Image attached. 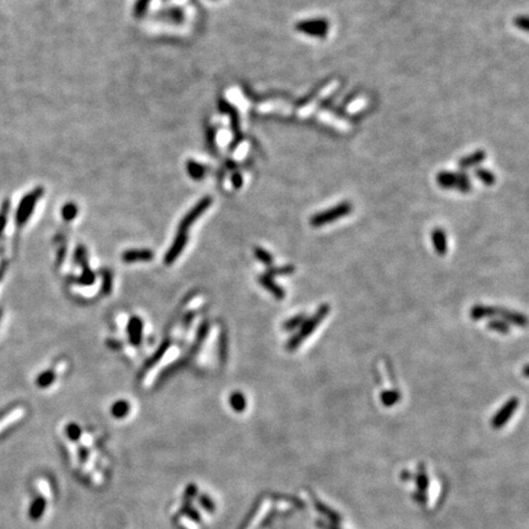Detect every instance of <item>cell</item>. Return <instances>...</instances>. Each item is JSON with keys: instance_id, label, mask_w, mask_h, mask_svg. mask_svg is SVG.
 I'll list each match as a JSON object with an SVG mask.
<instances>
[{"instance_id": "6da1fadb", "label": "cell", "mask_w": 529, "mask_h": 529, "mask_svg": "<svg viewBox=\"0 0 529 529\" xmlns=\"http://www.w3.org/2000/svg\"><path fill=\"white\" fill-rule=\"evenodd\" d=\"M469 316L471 320H483L486 317H499L502 321L507 322L509 325H515L518 327H526L527 326V317L522 312L513 311V310L505 309L500 306H488L481 305V304H475L469 310Z\"/></svg>"}, {"instance_id": "7a4b0ae2", "label": "cell", "mask_w": 529, "mask_h": 529, "mask_svg": "<svg viewBox=\"0 0 529 529\" xmlns=\"http://www.w3.org/2000/svg\"><path fill=\"white\" fill-rule=\"evenodd\" d=\"M330 310H331L330 304L324 303L319 306V309L316 310V312H315L312 316L305 319V321H304L300 327H299L298 332L294 333V335L292 336L288 341H287V343H286L287 351L294 352V351H296V349H298L301 345H303L307 338L311 336V333L314 332L317 327H319V325L324 321L326 317H327V315L330 314Z\"/></svg>"}, {"instance_id": "3957f363", "label": "cell", "mask_w": 529, "mask_h": 529, "mask_svg": "<svg viewBox=\"0 0 529 529\" xmlns=\"http://www.w3.org/2000/svg\"><path fill=\"white\" fill-rule=\"evenodd\" d=\"M352 211H353V206H352L351 202L343 201L341 202V204L328 208V210H325L322 211V212H319L312 216V217L310 218V226L315 227V228L324 227L326 224L336 222V221L346 217Z\"/></svg>"}, {"instance_id": "277c9868", "label": "cell", "mask_w": 529, "mask_h": 529, "mask_svg": "<svg viewBox=\"0 0 529 529\" xmlns=\"http://www.w3.org/2000/svg\"><path fill=\"white\" fill-rule=\"evenodd\" d=\"M437 184L445 189H456L458 191L468 192L471 189V183L465 173L455 172H441L436 176Z\"/></svg>"}, {"instance_id": "5b68a950", "label": "cell", "mask_w": 529, "mask_h": 529, "mask_svg": "<svg viewBox=\"0 0 529 529\" xmlns=\"http://www.w3.org/2000/svg\"><path fill=\"white\" fill-rule=\"evenodd\" d=\"M42 194H43V190L38 187V189L33 190L32 192L27 194L21 200L16 212V222L19 226H22V224L27 222V220L32 215L33 210H35L36 202L38 201V199H41Z\"/></svg>"}, {"instance_id": "8992f818", "label": "cell", "mask_w": 529, "mask_h": 529, "mask_svg": "<svg viewBox=\"0 0 529 529\" xmlns=\"http://www.w3.org/2000/svg\"><path fill=\"white\" fill-rule=\"evenodd\" d=\"M518 406H520V400L517 397H512L510 400L506 401L501 409L496 411L494 416L491 419V426L494 429H501L509 423V420L512 418V415L515 414V411H517Z\"/></svg>"}, {"instance_id": "52a82bcc", "label": "cell", "mask_w": 529, "mask_h": 529, "mask_svg": "<svg viewBox=\"0 0 529 529\" xmlns=\"http://www.w3.org/2000/svg\"><path fill=\"white\" fill-rule=\"evenodd\" d=\"M296 31L312 37H325L328 32V22L326 20H309L300 21L295 25Z\"/></svg>"}, {"instance_id": "ba28073f", "label": "cell", "mask_w": 529, "mask_h": 529, "mask_svg": "<svg viewBox=\"0 0 529 529\" xmlns=\"http://www.w3.org/2000/svg\"><path fill=\"white\" fill-rule=\"evenodd\" d=\"M210 205H211L210 197H206V199L201 200L199 204L195 206V207L192 208V210L190 211L186 216H185L184 220L181 221L180 226H179V232H186L187 229L190 228V226H191V224L200 217V215H201L205 210H207Z\"/></svg>"}, {"instance_id": "9c48e42d", "label": "cell", "mask_w": 529, "mask_h": 529, "mask_svg": "<svg viewBox=\"0 0 529 529\" xmlns=\"http://www.w3.org/2000/svg\"><path fill=\"white\" fill-rule=\"evenodd\" d=\"M186 241H187L186 232H179L178 235H176V240H174L173 245H172L171 249H169V251L167 252L166 257H164V261H166V264L171 265L172 262H174L176 259H178V256L180 255V252L183 251L185 245H186Z\"/></svg>"}, {"instance_id": "30bf717a", "label": "cell", "mask_w": 529, "mask_h": 529, "mask_svg": "<svg viewBox=\"0 0 529 529\" xmlns=\"http://www.w3.org/2000/svg\"><path fill=\"white\" fill-rule=\"evenodd\" d=\"M259 283L264 287V288L267 289V291L270 292V293L272 294L276 299H278V300H282V299L286 298L285 289H283L281 286H278L277 283L275 282V280H273L272 277H270V276L265 275V273L260 276Z\"/></svg>"}, {"instance_id": "8fae6325", "label": "cell", "mask_w": 529, "mask_h": 529, "mask_svg": "<svg viewBox=\"0 0 529 529\" xmlns=\"http://www.w3.org/2000/svg\"><path fill=\"white\" fill-rule=\"evenodd\" d=\"M431 239L436 254L445 256L447 252V236L444 229L435 228L431 233Z\"/></svg>"}, {"instance_id": "7c38bea8", "label": "cell", "mask_w": 529, "mask_h": 529, "mask_svg": "<svg viewBox=\"0 0 529 529\" xmlns=\"http://www.w3.org/2000/svg\"><path fill=\"white\" fill-rule=\"evenodd\" d=\"M153 259V252L150 250H129L122 254V260L125 262L135 261H150Z\"/></svg>"}, {"instance_id": "4fadbf2b", "label": "cell", "mask_w": 529, "mask_h": 529, "mask_svg": "<svg viewBox=\"0 0 529 529\" xmlns=\"http://www.w3.org/2000/svg\"><path fill=\"white\" fill-rule=\"evenodd\" d=\"M142 321L137 317H132L129 322V337L130 342L135 346H139L141 342Z\"/></svg>"}, {"instance_id": "5bb4252c", "label": "cell", "mask_w": 529, "mask_h": 529, "mask_svg": "<svg viewBox=\"0 0 529 529\" xmlns=\"http://www.w3.org/2000/svg\"><path fill=\"white\" fill-rule=\"evenodd\" d=\"M401 398H402V395L398 390H386L380 395V401L385 407H392V406L397 405Z\"/></svg>"}, {"instance_id": "9a60e30c", "label": "cell", "mask_w": 529, "mask_h": 529, "mask_svg": "<svg viewBox=\"0 0 529 529\" xmlns=\"http://www.w3.org/2000/svg\"><path fill=\"white\" fill-rule=\"evenodd\" d=\"M485 156L486 155L484 151H475L474 153H471V155H469L467 157L462 158V160L460 161L461 168H470V167L476 166V164H480L485 160Z\"/></svg>"}, {"instance_id": "2e32d148", "label": "cell", "mask_w": 529, "mask_h": 529, "mask_svg": "<svg viewBox=\"0 0 529 529\" xmlns=\"http://www.w3.org/2000/svg\"><path fill=\"white\" fill-rule=\"evenodd\" d=\"M295 266L293 265H285V266H270L268 270L266 271L265 275L270 277H276V276H289L295 272Z\"/></svg>"}, {"instance_id": "e0dca14e", "label": "cell", "mask_w": 529, "mask_h": 529, "mask_svg": "<svg viewBox=\"0 0 529 529\" xmlns=\"http://www.w3.org/2000/svg\"><path fill=\"white\" fill-rule=\"evenodd\" d=\"M44 510H46V501H44L43 497H37V499L32 502V505H31L30 507V512H28L31 520L37 521L38 518H41Z\"/></svg>"}, {"instance_id": "ac0fdd59", "label": "cell", "mask_w": 529, "mask_h": 529, "mask_svg": "<svg viewBox=\"0 0 529 529\" xmlns=\"http://www.w3.org/2000/svg\"><path fill=\"white\" fill-rule=\"evenodd\" d=\"M305 319H306L305 312H300V314L295 315V316L291 317V319L287 320L286 322H283L282 328L285 331H287V332H292V331H294L295 328L300 327L301 324L305 321Z\"/></svg>"}, {"instance_id": "d6986e66", "label": "cell", "mask_w": 529, "mask_h": 529, "mask_svg": "<svg viewBox=\"0 0 529 529\" xmlns=\"http://www.w3.org/2000/svg\"><path fill=\"white\" fill-rule=\"evenodd\" d=\"M486 327H488L489 330L494 331V332L501 333V335H509L511 332V326L507 324V322L502 321V320L500 319L490 320L488 324H486Z\"/></svg>"}, {"instance_id": "ffe728a7", "label": "cell", "mask_w": 529, "mask_h": 529, "mask_svg": "<svg viewBox=\"0 0 529 529\" xmlns=\"http://www.w3.org/2000/svg\"><path fill=\"white\" fill-rule=\"evenodd\" d=\"M231 406L232 408L234 409V411H243L245 408H246V398H245V396L243 395V393L240 392H235L233 393V395L231 396Z\"/></svg>"}, {"instance_id": "44dd1931", "label": "cell", "mask_w": 529, "mask_h": 529, "mask_svg": "<svg viewBox=\"0 0 529 529\" xmlns=\"http://www.w3.org/2000/svg\"><path fill=\"white\" fill-rule=\"evenodd\" d=\"M254 254H255V256H256V259L259 260V261H261L262 264H265L266 266L273 265V256L267 251V250L262 249V247H260V246H255Z\"/></svg>"}, {"instance_id": "7402d4cb", "label": "cell", "mask_w": 529, "mask_h": 529, "mask_svg": "<svg viewBox=\"0 0 529 529\" xmlns=\"http://www.w3.org/2000/svg\"><path fill=\"white\" fill-rule=\"evenodd\" d=\"M475 176L479 179V180L483 181L485 185H492L496 181V178H495L494 173H491V172L488 171V169H476L475 171Z\"/></svg>"}, {"instance_id": "603a6c76", "label": "cell", "mask_w": 529, "mask_h": 529, "mask_svg": "<svg viewBox=\"0 0 529 529\" xmlns=\"http://www.w3.org/2000/svg\"><path fill=\"white\" fill-rule=\"evenodd\" d=\"M129 403L125 402V401H119L112 408V413L116 418H124L127 413H129Z\"/></svg>"}, {"instance_id": "cb8c5ba5", "label": "cell", "mask_w": 529, "mask_h": 529, "mask_svg": "<svg viewBox=\"0 0 529 529\" xmlns=\"http://www.w3.org/2000/svg\"><path fill=\"white\" fill-rule=\"evenodd\" d=\"M270 505H271V502L268 501V500H266V501H264V504H262L261 509H260L259 512H257L256 517L254 518V521H252L251 525L249 526V528H247V529H255V528L257 527V526L260 525V522H261L262 518L265 517L266 513H267L268 509H270Z\"/></svg>"}, {"instance_id": "d4e9b609", "label": "cell", "mask_w": 529, "mask_h": 529, "mask_svg": "<svg viewBox=\"0 0 529 529\" xmlns=\"http://www.w3.org/2000/svg\"><path fill=\"white\" fill-rule=\"evenodd\" d=\"M54 379H56V375L53 371H44L43 374H41L37 379V385L40 387H48L49 385L53 384Z\"/></svg>"}, {"instance_id": "484cf974", "label": "cell", "mask_w": 529, "mask_h": 529, "mask_svg": "<svg viewBox=\"0 0 529 529\" xmlns=\"http://www.w3.org/2000/svg\"><path fill=\"white\" fill-rule=\"evenodd\" d=\"M21 415H22V411L20 409V411H12L10 415L5 416V418L0 421V432H1L2 429H5V427L9 425V424H11L12 421L17 420Z\"/></svg>"}, {"instance_id": "4316f807", "label": "cell", "mask_w": 529, "mask_h": 529, "mask_svg": "<svg viewBox=\"0 0 529 529\" xmlns=\"http://www.w3.org/2000/svg\"><path fill=\"white\" fill-rule=\"evenodd\" d=\"M76 213H77V208L74 204H67V205H65L64 208H62V216H64V218L66 221L72 220V218L76 216Z\"/></svg>"}, {"instance_id": "83f0119b", "label": "cell", "mask_w": 529, "mask_h": 529, "mask_svg": "<svg viewBox=\"0 0 529 529\" xmlns=\"http://www.w3.org/2000/svg\"><path fill=\"white\" fill-rule=\"evenodd\" d=\"M79 282L82 283L83 286H90L95 282V275H93V272H91L90 268H85L82 276L80 277Z\"/></svg>"}, {"instance_id": "f1b7e54d", "label": "cell", "mask_w": 529, "mask_h": 529, "mask_svg": "<svg viewBox=\"0 0 529 529\" xmlns=\"http://www.w3.org/2000/svg\"><path fill=\"white\" fill-rule=\"evenodd\" d=\"M168 347H169V342H164L163 345H162V347H161V348H160V351H158L157 353H156L155 355H153L152 358L150 359V361H148L147 366H152V365H155V364L157 363V361L160 360L161 358H162L163 354L166 353V351H167V349H168Z\"/></svg>"}, {"instance_id": "f546056e", "label": "cell", "mask_w": 529, "mask_h": 529, "mask_svg": "<svg viewBox=\"0 0 529 529\" xmlns=\"http://www.w3.org/2000/svg\"><path fill=\"white\" fill-rule=\"evenodd\" d=\"M66 434L71 440H77L81 436V430H80V427L77 426L76 424H70V425L66 427Z\"/></svg>"}, {"instance_id": "4dcf8cb0", "label": "cell", "mask_w": 529, "mask_h": 529, "mask_svg": "<svg viewBox=\"0 0 529 529\" xmlns=\"http://www.w3.org/2000/svg\"><path fill=\"white\" fill-rule=\"evenodd\" d=\"M37 486H38V489L41 490V492L43 494L44 497H47V499H51V497H52L51 486H49V484L47 483V481L44 480V479H41V480H38Z\"/></svg>"}, {"instance_id": "1f68e13d", "label": "cell", "mask_w": 529, "mask_h": 529, "mask_svg": "<svg viewBox=\"0 0 529 529\" xmlns=\"http://www.w3.org/2000/svg\"><path fill=\"white\" fill-rule=\"evenodd\" d=\"M7 212H9V202H4L1 207V212H0V233L4 231L5 224H6Z\"/></svg>"}, {"instance_id": "d6a6232c", "label": "cell", "mask_w": 529, "mask_h": 529, "mask_svg": "<svg viewBox=\"0 0 529 529\" xmlns=\"http://www.w3.org/2000/svg\"><path fill=\"white\" fill-rule=\"evenodd\" d=\"M515 25L517 26V27L522 28L523 31H528V19H527V16L516 17Z\"/></svg>"}, {"instance_id": "836d02e7", "label": "cell", "mask_w": 529, "mask_h": 529, "mask_svg": "<svg viewBox=\"0 0 529 529\" xmlns=\"http://www.w3.org/2000/svg\"><path fill=\"white\" fill-rule=\"evenodd\" d=\"M180 523L184 526V527H186L187 529H199V526L196 525L195 522H192L190 518L187 517H181L180 518Z\"/></svg>"}, {"instance_id": "e575fe53", "label": "cell", "mask_w": 529, "mask_h": 529, "mask_svg": "<svg viewBox=\"0 0 529 529\" xmlns=\"http://www.w3.org/2000/svg\"><path fill=\"white\" fill-rule=\"evenodd\" d=\"M76 259L79 260V262H81L82 265L86 264V252L83 247L80 246L76 251Z\"/></svg>"}, {"instance_id": "d590c367", "label": "cell", "mask_w": 529, "mask_h": 529, "mask_svg": "<svg viewBox=\"0 0 529 529\" xmlns=\"http://www.w3.org/2000/svg\"><path fill=\"white\" fill-rule=\"evenodd\" d=\"M93 479H95V483L96 484H101V483H102V474L96 473L95 476H93Z\"/></svg>"}, {"instance_id": "8d00e7d4", "label": "cell", "mask_w": 529, "mask_h": 529, "mask_svg": "<svg viewBox=\"0 0 529 529\" xmlns=\"http://www.w3.org/2000/svg\"><path fill=\"white\" fill-rule=\"evenodd\" d=\"M523 374H525V376H528V365L526 364L525 365V369H523Z\"/></svg>"}]
</instances>
